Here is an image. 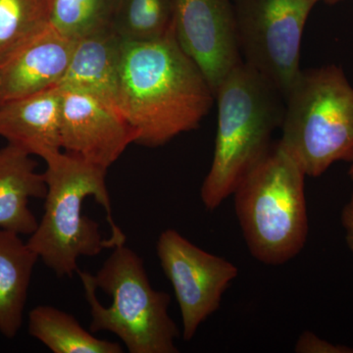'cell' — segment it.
Here are the masks:
<instances>
[{
	"instance_id": "1",
	"label": "cell",
	"mask_w": 353,
	"mask_h": 353,
	"mask_svg": "<svg viewBox=\"0 0 353 353\" xmlns=\"http://www.w3.org/2000/svg\"><path fill=\"white\" fill-rule=\"evenodd\" d=\"M214 101L173 29L152 41H123L117 108L137 145L158 148L197 129Z\"/></svg>"
},
{
	"instance_id": "2",
	"label": "cell",
	"mask_w": 353,
	"mask_h": 353,
	"mask_svg": "<svg viewBox=\"0 0 353 353\" xmlns=\"http://www.w3.org/2000/svg\"><path fill=\"white\" fill-rule=\"evenodd\" d=\"M44 212L28 245L58 277H73L81 257L126 243L114 222L105 169L64 152L44 159Z\"/></svg>"
},
{
	"instance_id": "3",
	"label": "cell",
	"mask_w": 353,
	"mask_h": 353,
	"mask_svg": "<svg viewBox=\"0 0 353 353\" xmlns=\"http://www.w3.org/2000/svg\"><path fill=\"white\" fill-rule=\"evenodd\" d=\"M215 99L214 155L201 189L202 203L210 211L233 196L239 183L266 157L285 112L283 94L243 62L223 79Z\"/></svg>"
},
{
	"instance_id": "4",
	"label": "cell",
	"mask_w": 353,
	"mask_h": 353,
	"mask_svg": "<svg viewBox=\"0 0 353 353\" xmlns=\"http://www.w3.org/2000/svg\"><path fill=\"white\" fill-rule=\"evenodd\" d=\"M90 304L92 333L110 332L131 353H176L180 336L168 312L171 297L153 289L141 256L116 245L95 275L78 271Z\"/></svg>"
},
{
	"instance_id": "5",
	"label": "cell",
	"mask_w": 353,
	"mask_h": 353,
	"mask_svg": "<svg viewBox=\"0 0 353 353\" xmlns=\"http://www.w3.org/2000/svg\"><path fill=\"white\" fill-rule=\"evenodd\" d=\"M305 178L278 141L234 190L236 217L257 261L270 266L285 264L305 246Z\"/></svg>"
},
{
	"instance_id": "6",
	"label": "cell",
	"mask_w": 353,
	"mask_h": 353,
	"mask_svg": "<svg viewBox=\"0 0 353 353\" xmlns=\"http://www.w3.org/2000/svg\"><path fill=\"white\" fill-rule=\"evenodd\" d=\"M279 143L306 176L353 162V88L336 65L301 70L285 97Z\"/></svg>"
},
{
	"instance_id": "7",
	"label": "cell",
	"mask_w": 353,
	"mask_h": 353,
	"mask_svg": "<svg viewBox=\"0 0 353 353\" xmlns=\"http://www.w3.org/2000/svg\"><path fill=\"white\" fill-rule=\"evenodd\" d=\"M243 63L283 97L301 73V41L315 0H233Z\"/></svg>"
},
{
	"instance_id": "8",
	"label": "cell",
	"mask_w": 353,
	"mask_h": 353,
	"mask_svg": "<svg viewBox=\"0 0 353 353\" xmlns=\"http://www.w3.org/2000/svg\"><path fill=\"white\" fill-rule=\"evenodd\" d=\"M157 252L180 307L183 340L190 341L220 308L225 292L238 277V267L201 250L173 229L160 234Z\"/></svg>"
},
{
	"instance_id": "9",
	"label": "cell",
	"mask_w": 353,
	"mask_h": 353,
	"mask_svg": "<svg viewBox=\"0 0 353 353\" xmlns=\"http://www.w3.org/2000/svg\"><path fill=\"white\" fill-rule=\"evenodd\" d=\"M173 31L212 88L243 62L233 0H173Z\"/></svg>"
},
{
	"instance_id": "10",
	"label": "cell",
	"mask_w": 353,
	"mask_h": 353,
	"mask_svg": "<svg viewBox=\"0 0 353 353\" xmlns=\"http://www.w3.org/2000/svg\"><path fill=\"white\" fill-rule=\"evenodd\" d=\"M62 94V152L108 170L134 143L132 128L119 109L103 99L75 90Z\"/></svg>"
},
{
	"instance_id": "11",
	"label": "cell",
	"mask_w": 353,
	"mask_h": 353,
	"mask_svg": "<svg viewBox=\"0 0 353 353\" xmlns=\"http://www.w3.org/2000/svg\"><path fill=\"white\" fill-rule=\"evenodd\" d=\"M77 41L48 26L0 64V104L57 87Z\"/></svg>"
},
{
	"instance_id": "12",
	"label": "cell",
	"mask_w": 353,
	"mask_h": 353,
	"mask_svg": "<svg viewBox=\"0 0 353 353\" xmlns=\"http://www.w3.org/2000/svg\"><path fill=\"white\" fill-rule=\"evenodd\" d=\"M62 95L53 87L0 104V137L43 160L62 152Z\"/></svg>"
},
{
	"instance_id": "13",
	"label": "cell",
	"mask_w": 353,
	"mask_h": 353,
	"mask_svg": "<svg viewBox=\"0 0 353 353\" xmlns=\"http://www.w3.org/2000/svg\"><path fill=\"white\" fill-rule=\"evenodd\" d=\"M123 41L113 28L77 41L57 87L94 95L117 108Z\"/></svg>"
},
{
	"instance_id": "14",
	"label": "cell",
	"mask_w": 353,
	"mask_h": 353,
	"mask_svg": "<svg viewBox=\"0 0 353 353\" xmlns=\"http://www.w3.org/2000/svg\"><path fill=\"white\" fill-rule=\"evenodd\" d=\"M43 174L19 146L8 143L0 150V229L31 236L39 221L30 208L32 199L46 197Z\"/></svg>"
},
{
	"instance_id": "15",
	"label": "cell",
	"mask_w": 353,
	"mask_h": 353,
	"mask_svg": "<svg viewBox=\"0 0 353 353\" xmlns=\"http://www.w3.org/2000/svg\"><path fill=\"white\" fill-rule=\"evenodd\" d=\"M21 234L0 229V333L17 336L24 320L32 272L39 260Z\"/></svg>"
},
{
	"instance_id": "16",
	"label": "cell",
	"mask_w": 353,
	"mask_h": 353,
	"mask_svg": "<svg viewBox=\"0 0 353 353\" xmlns=\"http://www.w3.org/2000/svg\"><path fill=\"white\" fill-rule=\"evenodd\" d=\"M28 332L53 353H122L119 343L95 338L73 315L50 305L29 313Z\"/></svg>"
},
{
	"instance_id": "17",
	"label": "cell",
	"mask_w": 353,
	"mask_h": 353,
	"mask_svg": "<svg viewBox=\"0 0 353 353\" xmlns=\"http://www.w3.org/2000/svg\"><path fill=\"white\" fill-rule=\"evenodd\" d=\"M50 25V0H0V64Z\"/></svg>"
},
{
	"instance_id": "18",
	"label": "cell",
	"mask_w": 353,
	"mask_h": 353,
	"mask_svg": "<svg viewBox=\"0 0 353 353\" xmlns=\"http://www.w3.org/2000/svg\"><path fill=\"white\" fill-rule=\"evenodd\" d=\"M119 0H50V26L78 41L113 28Z\"/></svg>"
},
{
	"instance_id": "19",
	"label": "cell",
	"mask_w": 353,
	"mask_h": 353,
	"mask_svg": "<svg viewBox=\"0 0 353 353\" xmlns=\"http://www.w3.org/2000/svg\"><path fill=\"white\" fill-rule=\"evenodd\" d=\"M113 29L125 41L162 38L173 29V0H119Z\"/></svg>"
},
{
	"instance_id": "20",
	"label": "cell",
	"mask_w": 353,
	"mask_h": 353,
	"mask_svg": "<svg viewBox=\"0 0 353 353\" xmlns=\"http://www.w3.org/2000/svg\"><path fill=\"white\" fill-rule=\"evenodd\" d=\"M294 352L297 353H353V348L330 343L319 338L312 332L305 331L299 336L294 345Z\"/></svg>"
},
{
	"instance_id": "21",
	"label": "cell",
	"mask_w": 353,
	"mask_h": 353,
	"mask_svg": "<svg viewBox=\"0 0 353 353\" xmlns=\"http://www.w3.org/2000/svg\"><path fill=\"white\" fill-rule=\"evenodd\" d=\"M341 222L345 231V243L353 255V208L348 203L341 211Z\"/></svg>"
},
{
	"instance_id": "22",
	"label": "cell",
	"mask_w": 353,
	"mask_h": 353,
	"mask_svg": "<svg viewBox=\"0 0 353 353\" xmlns=\"http://www.w3.org/2000/svg\"><path fill=\"white\" fill-rule=\"evenodd\" d=\"M350 171H348V175H350V180H352V185H353V162L352 163H350ZM348 204H350V206H352L353 208V190L352 192V196H350V201L348 202Z\"/></svg>"
},
{
	"instance_id": "23",
	"label": "cell",
	"mask_w": 353,
	"mask_h": 353,
	"mask_svg": "<svg viewBox=\"0 0 353 353\" xmlns=\"http://www.w3.org/2000/svg\"><path fill=\"white\" fill-rule=\"evenodd\" d=\"M316 2H325L327 4H334L341 1V0H315Z\"/></svg>"
}]
</instances>
